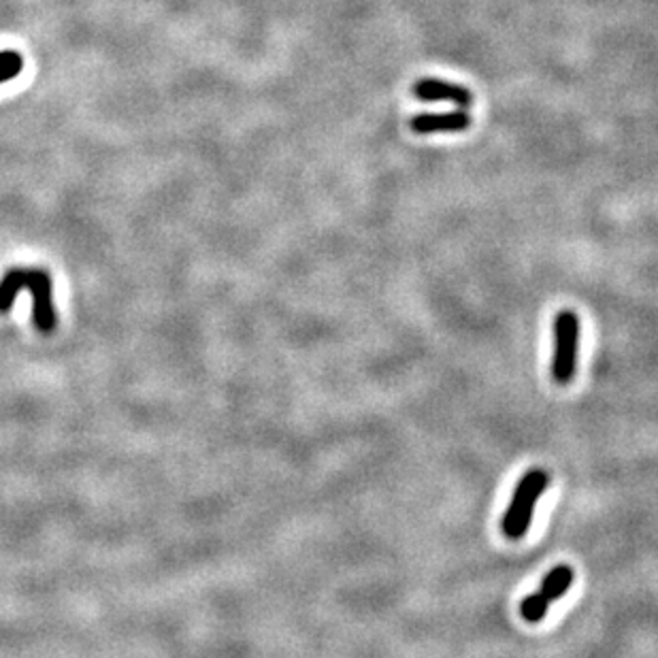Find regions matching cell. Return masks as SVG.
Masks as SVG:
<instances>
[{"label":"cell","instance_id":"5b68a950","mask_svg":"<svg viewBox=\"0 0 658 658\" xmlns=\"http://www.w3.org/2000/svg\"><path fill=\"white\" fill-rule=\"evenodd\" d=\"M414 97L418 100H424V102H452L461 109H467L473 105V95L459 86V84H450V81H443L438 77H422L418 79L412 88Z\"/></svg>","mask_w":658,"mask_h":658},{"label":"cell","instance_id":"6da1fadb","mask_svg":"<svg viewBox=\"0 0 658 658\" xmlns=\"http://www.w3.org/2000/svg\"><path fill=\"white\" fill-rule=\"evenodd\" d=\"M26 291L32 296V324L39 333L48 335L56 324L58 314L53 305V282L46 268L16 267L0 279V314L11 312L18 294Z\"/></svg>","mask_w":658,"mask_h":658},{"label":"cell","instance_id":"52a82bcc","mask_svg":"<svg viewBox=\"0 0 658 658\" xmlns=\"http://www.w3.org/2000/svg\"><path fill=\"white\" fill-rule=\"evenodd\" d=\"M22 71H24V58L20 51L16 49L0 51V84L16 79Z\"/></svg>","mask_w":658,"mask_h":658},{"label":"cell","instance_id":"3957f363","mask_svg":"<svg viewBox=\"0 0 658 658\" xmlns=\"http://www.w3.org/2000/svg\"><path fill=\"white\" fill-rule=\"evenodd\" d=\"M580 356V317L562 310L554 317V354H552V380L567 386L576 377Z\"/></svg>","mask_w":658,"mask_h":658},{"label":"cell","instance_id":"277c9868","mask_svg":"<svg viewBox=\"0 0 658 658\" xmlns=\"http://www.w3.org/2000/svg\"><path fill=\"white\" fill-rule=\"evenodd\" d=\"M573 580H576V573H573V569L569 564H559V567L550 569L536 592L529 595L520 603V616L529 625L541 622L548 616L550 606L567 595V590L571 588Z\"/></svg>","mask_w":658,"mask_h":658},{"label":"cell","instance_id":"7a4b0ae2","mask_svg":"<svg viewBox=\"0 0 658 658\" xmlns=\"http://www.w3.org/2000/svg\"><path fill=\"white\" fill-rule=\"evenodd\" d=\"M550 487V473L546 469H529L518 487L513 490L512 501L508 505V512L503 513L501 531L512 541H518L529 533L537 501L543 497V492Z\"/></svg>","mask_w":658,"mask_h":658},{"label":"cell","instance_id":"8992f818","mask_svg":"<svg viewBox=\"0 0 658 658\" xmlns=\"http://www.w3.org/2000/svg\"><path fill=\"white\" fill-rule=\"evenodd\" d=\"M471 126V116L456 109L448 114H418L410 120V128L418 135H435V132H463Z\"/></svg>","mask_w":658,"mask_h":658}]
</instances>
